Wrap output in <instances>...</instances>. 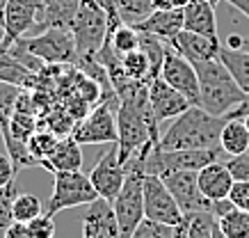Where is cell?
Listing matches in <instances>:
<instances>
[{
  "label": "cell",
  "mask_w": 249,
  "mask_h": 238,
  "mask_svg": "<svg viewBox=\"0 0 249 238\" xmlns=\"http://www.w3.org/2000/svg\"><path fill=\"white\" fill-rule=\"evenodd\" d=\"M227 124V117L211 115L201 106H190L185 112L172 119V126L162 133L158 149H213L219 146V135Z\"/></svg>",
  "instance_id": "1"
},
{
  "label": "cell",
  "mask_w": 249,
  "mask_h": 238,
  "mask_svg": "<svg viewBox=\"0 0 249 238\" xmlns=\"http://www.w3.org/2000/svg\"><path fill=\"white\" fill-rule=\"evenodd\" d=\"M199 76V106L208 110L211 115L227 117L233 108H238L247 94L233 80L229 69L222 64L219 57L195 64Z\"/></svg>",
  "instance_id": "2"
},
{
  "label": "cell",
  "mask_w": 249,
  "mask_h": 238,
  "mask_svg": "<svg viewBox=\"0 0 249 238\" xmlns=\"http://www.w3.org/2000/svg\"><path fill=\"white\" fill-rule=\"evenodd\" d=\"M71 35L76 39L78 62L96 60L98 51L107 41V12L98 0H80L73 21H71ZM76 62V64H78Z\"/></svg>",
  "instance_id": "3"
},
{
  "label": "cell",
  "mask_w": 249,
  "mask_h": 238,
  "mask_svg": "<svg viewBox=\"0 0 249 238\" xmlns=\"http://www.w3.org/2000/svg\"><path fill=\"white\" fill-rule=\"evenodd\" d=\"M16 44L39 57L44 64H76L78 62L76 39L69 28H46L37 37L16 39Z\"/></svg>",
  "instance_id": "4"
},
{
  "label": "cell",
  "mask_w": 249,
  "mask_h": 238,
  "mask_svg": "<svg viewBox=\"0 0 249 238\" xmlns=\"http://www.w3.org/2000/svg\"><path fill=\"white\" fill-rule=\"evenodd\" d=\"M126 181L124 188L112 201L114 215L119 222L121 238H133V231L144 220V169L135 165H126Z\"/></svg>",
  "instance_id": "5"
},
{
  "label": "cell",
  "mask_w": 249,
  "mask_h": 238,
  "mask_svg": "<svg viewBox=\"0 0 249 238\" xmlns=\"http://www.w3.org/2000/svg\"><path fill=\"white\" fill-rule=\"evenodd\" d=\"M98 197L96 188L91 185L89 174L83 169L76 172H53V195L46 201V213L55 215L64 208L87 206Z\"/></svg>",
  "instance_id": "6"
},
{
  "label": "cell",
  "mask_w": 249,
  "mask_h": 238,
  "mask_svg": "<svg viewBox=\"0 0 249 238\" xmlns=\"http://www.w3.org/2000/svg\"><path fill=\"white\" fill-rule=\"evenodd\" d=\"M112 101H117V96L112 99H103L101 103L91 108L89 112L78 119L71 138L76 140L80 146L87 145H117L119 140V131H117V115L112 110Z\"/></svg>",
  "instance_id": "7"
},
{
  "label": "cell",
  "mask_w": 249,
  "mask_h": 238,
  "mask_svg": "<svg viewBox=\"0 0 249 238\" xmlns=\"http://www.w3.org/2000/svg\"><path fill=\"white\" fill-rule=\"evenodd\" d=\"M144 218H151L158 222H167L176 227L185 220L183 211L178 208L174 195L165 185L162 177L156 172L144 174Z\"/></svg>",
  "instance_id": "8"
},
{
  "label": "cell",
  "mask_w": 249,
  "mask_h": 238,
  "mask_svg": "<svg viewBox=\"0 0 249 238\" xmlns=\"http://www.w3.org/2000/svg\"><path fill=\"white\" fill-rule=\"evenodd\" d=\"M160 177L174 195V200L183 211V215L196 213V211H211V200H206L199 181H196V172H185V169H165L160 172Z\"/></svg>",
  "instance_id": "9"
},
{
  "label": "cell",
  "mask_w": 249,
  "mask_h": 238,
  "mask_svg": "<svg viewBox=\"0 0 249 238\" xmlns=\"http://www.w3.org/2000/svg\"><path fill=\"white\" fill-rule=\"evenodd\" d=\"M160 78L167 85H172L174 90H178L183 96H188L192 106H199V76H196L195 64L169 44H167V53L162 60Z\"/></svg>",
  "instance_id": "10"
},
{
  "label": "cell",
  "mask_w": 249,
  "mask_h": 238,
  "mask_svg": "<svg viewBox=\"0 0 249 238\" xmlns=\"http://www.w3.org/2000/svg\"><path fill=\"white\" fill-rule=\"evenodd\" d=\"M126 165L119 161V146L112 145L106 154L101 156L94 165V169L89 172V181L91 185L96 188L98 197H103L107 201H114L117 195L124 188V181H126Z\"/></svg>",
  "instance_id": "11"
},
{
  "label": "cell",
  "mask_w": 249,
  "mask_h": 238,
  "mask_svg": "<svg viewBox=\"0 0 249 238\" xmlns=\"http://www.w3.org/2000/svg\"><path fill=\"white\" fill-rule=\"evenodd\" d=\"M83 238H121L112 201L96 197L83 215Z\"/></svg>",
  "instance_id": "12"
},
{
  "label": "cell",
  "mask_w": 249,
  "mask_h": 238,
  "mask_svg": "<svg viewBox=\"0 0 249 238\" xmlns=\"http://www.w3.org/2000/svg\"><path fill=\"white\" fill-rule=\"evenodd\" d=\"M149 103H151L153 117L158 119V124L167 122V119H176L192 106L188 96H183L178 90L167 85L162 78H153L149 83Z\"/></svg>",
  "instance_id": "13"
},
{
  "label": "cell",
  "mask_w": 249,
  "mask_h": 238,
  "mask_svg": "<svg viewBox=\"0 0 249 238\" xmlns=\"http://www.w3.org/2000/svg\"><path fill=\"white\" fill-rule=\"evenodd\" d=\"M37 18V0H7L5 16H2V28H5V48L21 39L28 30L35 28Z\"/></svg>",
  "instance_id": "14"
},
{
  "label": "cell",
  "mask_w": 249,
  "mask_h": 238,
  "mask_svg": "<svg viewBox=\"0 0 249 238\" xmlns=\"http://www.w3.org/2000/svg\"><path fill=\"white\" fill-rule=\"evenodd\" d=\"M133 25L140 32L153 35L160 41L172 46L174 39L183 30V9H153L149 16H144L142 21H137Z\"/></svg>",
  "instance_id": "15"
},
{
  "label": "cell",
  "mask_w": 249,
  "mask_h": 238,
  "mask_svg": "<svg viewBox=\"0 0 249 238\" xmlns=\"http://www.w3.org/2000/svg\"><path fill=\"white\" fill-rule=\"evenodd\" d=\"M196 181H199V188L204 192V197L211 201L227 200L235 183L231 169L227 167V163L222 161H215L211 165H206L204 169H199L196 172Z\"/></svg>",
  "instance_id": "16"
},
{
  "label": "cell",
  "mask_w": 249,
  "mask_h": 238,
  "mask_svg": "<svg viewBox=\"0 0 249 238\" xmlns=\"http://www.w3.org/2000/svg\"><path fill=\"white\" fill-rule=\"evenodd\" d=\"M80 0H37L35 28H71Z\"/></svg>",
  "instance_id": "17"
},
{
  "label": "cell",
  "mask_w": 249,
  "mask_h": 238,
  "mask_svg": "<svg viewBox=\"0 0 249 238\" xmlns=\"http://www.w3.org/2000/svg\"><path fill=\"white\" fill-rule=\"evenodd\" d=\"M172 46L176 48L183 57H188L192 64L215 60L219 55V39L204 37V35H196V32H190V30L178 32V37L174 39Z\"/></svg>",
  "instance_id": "18"
},
{
  "label": "cell",
  "mask_w": 249,
  "mask_h": 238,
  "mask_svg": "<svg viewBox=\"0 0 249 238\" xmlns=\"http://www.w3.org/2000/svg\"><path fill=\"white\" fill-rule=\"evenodd\" d=\"M183 30L196 32L211 39L217 37V18H215V5L208 0H190L183 7Z\"/></svg>",
  "instance_id": "19"
},
{
  "label": "cell",
  "mask_w": 249,
  "mask_h": 238,
  "mask_svg": "<svg viewBox=\"0 0 249 238\" xmlns=\"http://www.w3.org/2000/svg\"><path fill=\"white\" fill-rule=\"evenodd\" d=\"M41 167L48 169V172H76V169H83V149L71 135L60 138L53 154L41 161Z\"/></svg>",
  "instance_id": "20"
},
{
  "label": "cell",
  "mask_w": 249,
  "mask_h": 238,
  "mask_svg": "<svg viewBox=\"0 0 249 238\" xmlns=\"http://www.w3.org/2000/svg\"><path fill=\"white\" fill-rule=\"evenodd\" d=\"M0 80L23 90H35L39 85V73L28 69L18 57L9 53L7 48H0Z\"/></svg>",
  "instance_id": "21"
},
{
  "label": "cell",
  "mask_w": 249,
  "mask_h": 238,
  "mask_svg": "<svg viewBox=\"0 0 249 238\" xmlns=\"http://www.w3.org/2000/svg\"><path fill=\"white\" fill-rule=\"evenodd\" d=\"M219 60L233 76V80L240 85V90L249 96V51L245 48H227L219 44Z\"/></svg>",
  "instance_id": "22"
},
{
  "label": "cell",
  "mask_w": 249,
  "mask_h": 238,
  "mask_svg": "<svg viewBox=\"0 0 249 238\" xmlns=\"http://www.w3.org/2000/svg\"><path fill=\"white\" fill-rule=\"evenodd\" d=\"M219 149L229 158L249 151V131L245 126V119H227L222 135H219Z\"/></svg>",
  "instance_id": "23"
},
{
  "label": "cell",
  "mask_w": 249,
  "mask_h": 238,
  "mask_svg": "<svg viewBox=\"0 0 249 238\" xmlns=\"http://www.w3.org/2000/svg\"><path fill=\"white\" fill-rule=\"evenodd\" d=\"M121 69H124L128 80H135V83L149 85L153 80L151 62H149V57H146V53H144L142 48L121 55Z\"/></svg>",
  "instance_id": "24"
},
{
  "label": "cell",
  "mask_w": 249,
  "mask_h": 238,
  "mask_svg": "<svg viewBox=\"0 0 249 238\" xmlns=\"http://www.w3.org/2000/svg\"><path fill=\"white\" fill-rule=\"evenodd\" d=\"M107 41L117 55H126L140 48V30L133 23H119L114 30L107 32Z\"/></svg>",
  "instance_id": "25"
},
{
  "label": "cell",
  "mask_w": 249,
  "mask_h": 238,
  "mask_svg": "<svg viewBox=\"0 0 249 238\" xmlns=\"http://www.w3.org/2000/svg\"><path fill=\"white\" fill-rule=\"evenodd\" d=\"M217 224L229 238H249V211L245 208H231L227 215L217 218Z\"/></svg>",
  "instance_id": "26"
},
{
  "label": "cell",
  "mask_w": 249,
  "mask_h": 238,
  "mask_svg": "<svg viewBox=\"0 0 249 238\" xmlns=\"http://www.w3.org/2000/svg\"><path fill=\"white\" fill-rule=\"evenodd\" d=\"M57 142H60V138H57L51 128H37V131L28 138L25 145H28V151L32 154V158H37L39 167H41V161L53 154V149L57 146Z\"/></svg>",
  "instance_id": "27"
},
{
  "label": "cell",
  "mask_w": 249,
  "mask_h": 238,
  "mask_svg": "<svg viewBox=\"0 0 249 238\" xmlns=\"http://www.w3.org/2000/svg\"><path fill=\"white\" fill-rule=\"evenodd\" d=\"M21 92H23V87H16V85H9L0 80V133L7 131Z\"/></svg>",
  "instance_id": "28"
},
{
  "label": "cell",
  "mask_w": 249,
  "mask_h": 238,
  "mask_svg": "<svg viewBox=\"0 0 249 238\" xmlns=\"http://www.w3.org/2000/svg\"><path fill=\"white\" fill-rule=\"evenodd\" d=\"M12 215H14V222H30L37 215H41V201L37 195H16L14 204H12Z\"/></svg>",
  "instance_id": "29"
},
{
  "label": "cell",
  "mask_w": 249,
  "mask_h": 238,
  "mask_svg": "<svg viewBox=\"0 0 249 238\" xmlns=\"http://www.w3.org/2000/svg\"><path fill=\"white\" fill-rule=\"evenodd\" d=\"M188 220V238H213L215 227V215L211 211H196L185 215Z\"/></svg>",
  "instance_id": "30"
},
{
  "label": "cell",
  "mask_w": 249,
  "mask_h": 238,
  "mask_svg": "<svg viewBox=\"0 0 249 238\" xmlns=\"http://www.w3.org/2000/svg\"><path fill=\"white\" fill-rule=\"evenodd\" d=\"M18 195L16 192V179L12 183L2 185L0 188V238L5 236V231L12 222H14V215H12V204H14V197Z\"/></svg>",
  "instance_id": "31"
},
{
  "label": "cell",
  "mask_w": 249,
  "mask_h": 238,
  "mask_svg": "<svg viewBox=\"0 0 249 238\" xmlns=\"http://www.w3.org/2000/svg\"><path fill=\"white\" fill-rule=\"evenodd\" d=\"M133 238H174V227L167 222H158L151 218H144L133 231Z\"/></svg>",
  "instance_id": "32"
},
{
  "label": "cell",
  "mask_w": 249,
  "mask_h": 238,
  "mask_svg": "<svg viewBox=\"0 0 249 238\" xmlns=\"http://www.w3.org/2000/svg\"><path fill=\"white\" fill-rule=\"evenodd\" d=\"M28 227H30V234L35 238H53L55 236V220H53V215H48V213L37 215L35 220L28 222Z\"/></svg>",
  "instance_id": "33"
},
{
  "label": "cell",
  "mask_w": 249,
  "mask_h": 238,
  "mask_svg": "<svg viewBox=\"0 0 249 238\" xmlns=\"http://www.w3.org/2000/svg\"><path fill=\"white\" fill-rule=\"evenodd\" d=\"M227 167L231 169L235 181H249V151L240 156H231L227 161Z\"/></svg>",
  "instance_id": "34"
},
{
  "label": "cell",
  "mask_w": 249,
  "mask_h": 238,
  "mask_svg": "<svg viewBox=\"0 0 249 238\" xmlns=\"http://www.w3.org/2000/svg\"><path fill=\"white\" fill-rule=\"evenodd\" d=\"M229 200L233 201L238 208L249 211V181H235L231 192H229Z\"/></svg>",
  "instance_id": "35"
},
{
  "label": "cell",
  "mask_w": 249,
  "mask_h": 238,
  "mask_svg": "<svg viewBox=\"0 0 249 238\" xmlns=\"http://www.w3.org/2000/svg\"><path fill=\"white\" fill-rule=\"evenodd\" d=\"M14 179H16V169H14L12 158H9L7 154H0V188L12 183Z\"/></svg>",
  "instance_id": "36"
},
{
  "label": "cell",
  "mask_w": 249,
  "mask_h": 238,
  "mask_svg": "<svg viewBox=\"0 0 249 238\" xmlns=\"http://www.w3.org/2000/svg\"><path fill=\"white\" fill-rule=\"evenodd\" d=\"M2 238H35V236L30 234V227L25 222H12Z\"/></svg>",
  "instance_id": "37"
},
{
  "label": "cell",
  "mask_w": 249,
  "mask_h": 238,
  "mask_svg": "<svg viewBox=\"0 0 249 238\" xmlns=\"http://www.w3.org/2000/svg\"><path fill=\"white\" fill-rule=\"evenodd\" d=\"M190 0H151L153 9H183Z\"/></svg>",
  "instance_id": "38"
},
{
  "label": "cell",
  "mask_w": 249,
  "mask_h": 238,
  "mask_svg": "<svg viewBox=\"0 0 249 238\" xmlns=\"http://www.w3.org/2000/svg\"><path fill=\"white\" fill-rule=\"evenodd\" d=\"M219 44L227 46V48H245L247 46V39L240 37V35H229V37L219 39Z\"/></svg>",
  "instance_id": "39"
},
{
  "label": "cell",
  "mask_w": 249,
  "mask_h": 238,
  "mask_svg": "<svg viewBox=\"0 0 249 238\" xmlns=\"http://www.w3.org/2000/svg\"><path fill=\"white\" fill-rule=\"evenodd\" d=\"M231 7H235L240 14H245L249 18V0H227Z\"/></svg>",
  "instance_id": "40"
},
{
  "label": "cell",
  "mask_w": 249,
  "mask_h": 238,
  "mask_svg": "<svg viewBox=\"0 0 249 238\" xmlns=\"http://www.w3.org/2000/svg\"><path fill=\"white\" fill-rule=\"evenodd\" d=\"M174 238H188V220H183L181 224L174 227Z\"/></svg>",
  "instance_id": "41"
},
{
  "label": "cell",
  "mask_w": 249,
  "mask_h": 238,
  "mask_svg": "<svg viewBox=\"0 0 249 238\" xmlns=\"http://www.w3.org/2000/svg\"><path fill=\"white\" fill-rule=\"evenodd\" d=\"M213 238H229L224 231L219 229V224H217V220H215V227H213Z\"/></svg>",
  "instance_id": "42"
},
{
  "label": "cell",
  "mask_w": 249,
  "mask_h": 238,
  "mask_svg": "<svg viewBox=\"0 0 249 238\" xmlns=\"http://www.w3.org/2000/svg\"><path fill=\"white\" fill-rule=\"evenodd\" d=\"M5 5H7V0H0V25H2V16H5Z\"/></svg>",
  "instance_id": "43"
},
{
  "label": "cell",
  "mask_w": 249,
  "mask_h": 238,
  "mask_svg": "<svg viewBox=\"0 0 249 238\" xmlns=\"http://www.w3.org/2000/svg\"><path fill=\"white\" fill-rule=\"evenodd\" d=\"M0 48H5V28L0 25Z\"/></svg>",
  "instance_id": "44"
},
{
  "label": "cell",
  "mask_w": 249,
  "mask_h": 238,
  "mask_svg": "<svg viewBox=\"0 0 249 238\" xmlns=\"http://www.w3.org/2000/svg\"><path fill=\"white\" fill-rule=\"evenodd\" d=\"M242 119H245V126H247V131H249V115H245Z\"/></svg>",
  "instance_id": "45"
},
{
  "label": "cell",
  "mask_w": 249,
  "mask_h": 238,
  "mask_svg": "<svg viewBox=\"0 0 249 238\" xmlns=\"http://www.w3.org/2000/svg\"><path fill=\"white\" fill-rule=\"evenodd\" d=\"M208 2H211V5H215V7H217V2H222V0H208Z\"/></svg>",
  "instance_id": "46"
},
{
  "label": "cell",
  "mask_w": 249,
  "mask_h": 238,
  "mask_svg": "<svg viewBox=\"0 0 249 238\" xmlns=\"http://www.w3.org/2000/svg\"><path fill=\"white\" fill-rule=\"evenodd\" d=\"M247 51H249V39H247Z\"/></svg>",
  "instance_id": "47"
}]
</instances>
